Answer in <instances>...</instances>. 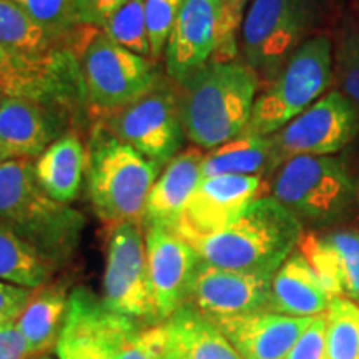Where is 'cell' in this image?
<instances>
[{"label": "cell", "mask_w": 359, "mask_h": 359, "mask_svg": "<svg viewBox=\"0 0 359 359\" xmlns=\"http://www.w3.org/2000/svg\"><path fill=\"white\" fill-rule=\"evenodd\" d=\"M271 196L302 224L334 226L359 206V185L343 158L333 155H298L273 173Z\"/></svg>", "instance_id": "5b68a950"}, {"label": "cell", "mask_w": 359, "mask_h": 359, "mask_svg": "<svg viewBox=\"0 0 359 359\" xmlns=\"http://www.w3.org/2000/svg\"><path fill=\"white\" fill-rule=\"evenodd\" d=\"M88 109L107 115L145 93L161 77L158 62L115 43L93 29L79 52Z\"/></svg>", "instance_id": "9c48e42d"}, {"label": "cell", "mask_w": 359, "mask_h": 359, "mask_svg": "<svg viewBox=\"0 0 359 359\" xmlns=\"http://www.w3.org/2000/svg\"><path fill=\"white\" fill-rule=\"evenodd\" d=\"M34 290L0 280V323L15 321L32 298Z\"/></svg>", "instance_id": "d590c367"}, {"label": "cell", "mask_w": 359, "mask_h": 359, "mask_svg": "<svg viewBox=\"0 0 359 359\" xmlns=\"http://www.w3.org/2000/svg\"><path fill=\"white\" fill-rule=\"evenodd\" d=\"M12 158H17L15 155L12 154L11 150H8V148L4 145L2 142H0V165L2 163H6V161H8V160H12Z\"/></svg>", "instance_id": "ab89813d"}, {"label": "cell", "mask_w": 359, "mask_h": 359, "mask_svg": "<svg viewBox=\"0 0 359 359\" xmlns=\"http://www.w3.org/2000/svg\"><path fill=\"white\" fill-rule=\"evenodd\" d=\"M212 321L243 359H286L313 318L259 311Z\"/></svg>", "instance_id": "ac0fdd59"}, {"label": "cell", "mask_w": 359, "mask_h": 359, "mask_svg": "<svg viewBox=\"0 0 359 359\" xmlns=\"http://www.w3.org/2000/svg\"><path fill=\"white\" fill-rule=\"evenodd\" d=\"M69 294L64 285H43L34 290L32 298L15 320L17 330L29 344L32 358L48 356L57 349L65 323Z\"/></svg>", "instance_id": "603a6c76"}, {"label": "cell", "mask_w": 359, "mask_h": 359, "mask_svg": "<svg viewBox=\"0 0 359 359\" xmlns=\"http://www.w3.org/2000/svg\"><path fill=\"white\" fill-rule=\"evenodd\" d=\"M248 2L250 0H226L228 12H230L231 19L235 20V24L238 27H241V24H243V13L246 6H248Z\"/></svg>", "instance_id": "f35d334b"}, {"label": "cell", "mask_w": 359, "mask_h": 359, "mask_svg": "<svg viewBox=\"0 0 359 359\" xmlns=\"http://www.w3.org/2000/svg\"><path fill=\"white\" fill-rule=\"evenodd\" d=\"M53 268L32 246L0 222V280L37 290L47 285Z\"/></svg>", "instance_id": "83f0119b"}, {"label": "cell", "mask_w": 359, "mask_h": 359, "mask_svg": "<svg viewBox=\"0 0 359 359\" xmlns=\"http://www.w3.org/2000/svg\"><path fill=\"white\" fill-rule=\"evenodd\" d=\"M4 325H6V323H4ZM0 326H2V323H0Z\"/></svg>", "instance_id": "7bdbcfd3"}, {"label": "cell", "mask_w": 359, "mask_h": 359, "mask_svg": "<svg viewBox=\"0 0 359 359\" xmlns=\"http://www.w3.org/2000/svg\"><path fill=\"white\" fill-rule=\"evenodd\" d=\"M286 359H330L326 351V318H313Z\"/></svg>", "instance_id": "e575fe53"}, {"label": "cell", "mask_w": 359, "mask_h": 359, "mask_svg": "<svg viewBox=\"0 0 359 359\" xmlns=\"http://www.w3.org/2000/svg\"><path fill=\"white\" fill-rule=\"evenodd\" d=\"M0 45L29 57H43L60 50L77 52L70 43L53 39L13 0H0Z\"/></svg>", "instance_id": "4316f807"}, {"label": "cell", "mask_w": 359, "mask_h": 359, "mask_svg": "<svg viewBox=\"0 0 359 359\" xmlns=\"http://www.w3.org/2000/svg\"><path fill=\"white\" fill-rule=\"evenodd\" d=\"M0 222L53 269L75 257L85 228L79 210L52 200L39 185L32 158H12L0 165Z\"/></svg>", "instance_id": "7a4b0ae2"}, {"label": "cell", "mask_w": 359, "mask_h": 359, "mask_svg": "<svg viewBox=\"0 0 359 359\" xmlns=\"http://www.w3.org/2000/svg\"><path fill=\"white\" fill-rule=\"evenodd\" d=\"M273 276L217 268L201 259L187 303L210 320L269 311Z\"/></svg>", "instance_id": "5bb4252c"}, {"label": "cell", "mask_w": 359, "mask_h": 359, "mask_svg": "<svg viewBox=\"0 0 359 359\" xmlns=\"http://www.w3.org/2000/svg\"><path fill=\"white\" fill-rule=\"evenodd\" d=\"M34 359H52V358H50V354H48V356H39V358H34Z\"/></svg>", "instance_id": "60d3db41"}, {"label": "cell", "mask_w": 359, "mask_h": 359, "mask_svg": "<svg viewBox=\"0 0 359 359\" xmlns=\"http://www.w3.org/2000/svg\"><path fill=\"white\" fill-rule=\"evenodd\" d=\"M155 331L161 359H243L222 330L188 303Z\"/></svg>", "instance_id": "d6986e66"}, {"label": "cell", "mask_w": 359, "mask_h": 359, "mask_svg": "<svg viewBox=\"0 0 359 359\" xmlns=\"http://www.w3.org/2000/svg\"><path fill=\"white\" fill-rule=\"evenodd\" d=\"M331 299L311 264L296 251L273 276L269 311L294 318H316L326 313Z\"/></svg>", "instance_id": "44dd1931"}, {"label": "cell", "mask_w": 359, "mask_h": 359, "mask_svg": "<svg viewBox=\"0 0 359 359\" xmlns=\"http://www.w3.org/2000/svg\"><path fill=\"white\" fill-rule=\"evenodd\" d=\"M336 74L343 95L359 110V29L341 34L336 47Z\"/></svg>", "instance_id": "836d02e7"}, {"label": "cell", "mask_w": 359, "mask_h": 359, "mask_svg": "<svg viewBox=\"0 0 359 359\" xmlns=\"http://www.w3.org/2000/svg\"><path fill=\"white\" fill-rule=\"evenodd\" d=\"M13 2L53 39L70 43L77 53L93 30V27L80 24L77 0H13Z\"/></svg>", "instance_id": "f1b7e54d"}, {"label": "cell", "mask_w": 359, "mask_h": 359, "mask_svg": "<svg viewBox=\"0 0 359 359\" xmlns=\"http://www.w3.org/2000/svg\"><path fill=\"white\" fill-rule=\"evenodd\" d=\"M97 326L111 359H161L155 325L111 311L102 298L97 304Z\"/></svg>", "instance_id": "484cf974"}, {"label": "cell", "mask_w": 359, "mask_h": 359, "mask_svg": "<svg viewBox=\"0 0 359 359\" xmlns=\"http://www.w3.org/2000/svg\"><path fill=\"white\" fill-rule=\"evenodd\" d=\"M323 238L334 253L343 296L359 304V231L334 230Z\"/></svg>", "instance_id": "1f68e13d"}, {"label": "cell", "mask_w": 359, "mask_h": 359, "mask_svg": "<svg viewBox=\"0 0 359 359\" xmlns=\"http://www.w3.org/2000/svg\"><path fill=\"white\" fill-rule=\"evenodd\" d=\"M304 235V226L273 196H262L226 228L187 240L205 263L275 276Z\"/></svg>", "instance_id": "3957f363"}, {"label": "cell", "mask_w": 359, "mask_h": 359, "mask_svg": "<svg viewBox=\"0 0 359 359\" xmlns=\"http://www.w3.org/2000/svg\"><path fill=\"white\" fill-rule=\"evenodd\" d=\"M238 29L224 0H183L163 53L167 77L180 83L210 62L235 60Z\"/></svg>", "instance_id": "30bf717a"}, {"label": "cell", "mask_w": 359, "mask_h": 359, "mask_svg": "<svg viewBox=\"0 0 359 359\" xmlns=\"http://www.w3.org/2000/svg\"><path fill=\"white\" fill-rule=\"evenodd\" d=\"M160 163L138 154L97 123L87 147V190L93 212L110 226L142 222Z\"/></svg>", "instance_id": "277c9868"}, {"label": "cell", "mask_w": 359, "mask_h": 359, "mask_svg": "<svg viewBox=\"0 0 359 359\" xmlns=\"http://www.w3.org/2000/svg\"><path fill=\"white\" fill-rule=\"evenodd\" d=\"M263 190L262 177L218 175L203 178L187 203L177 233L185 240L213 235L262 198Z\"/></svg>", "instance_id": "9a60e30c"}, {"label": "cell", "mask_w": 359, "mask_h": 359, "mask_svg": "<svg viewBox=\"0 0 359 359\" xmlns=\"http://www.w3.org/2000/svg\"><path fill=\"white\" fill-rule=\"evenodd\" d=\"M358 133L359 110L339 90H331L269 138L283 163L298 155L338 154Z\"/></svg>", "instance_id": "4fadbf2b"}, {"label": "cell", "mask_w": 359, "mask_h": 359, "mask_svg": "<svg viewBox=\"0 0 359 359\" xmlns=\"http://www.w3.org/2000/svg\"><path fill=\"white\" fill-rule=\"evenodd\" d=\"M103 32L137 55L151 58L150 40L147 30L145 0H128L125 6L110 17L103 25Z\"/></svg>", "instance_id": "4dcf8cb0"}, {"label": "cell", "mask_w": 359, "mask_h": 359, "mask_svg": "<svg viewBox=\"0 0 359 359\" xmlns=\"http://www.w3.org/2000/svg\"><path fill=\"white\" fill-rule=\"evenodd\" d=\"M224 2H226V0H224Z\"/></svg>", "instance_id": "ee69618b"}, {"label": "cell", "mask_w": 359, "mask_h": 359, "mask_svg": "<svg viewBox=\"0 0 359 359\" xmlns=\"http://www.w3.org/2000/svg\"><path fill=\"white\" fill-rule=\"evenodd\" d=\"M0 359H34L15 321L0 326Z\"/></svg>", "instance_id": "74e56055"}, {"label": "cell", "mask_w": 359, "mask_h": 359, "mask_svg": "<svg viewBox=\"0 0 359 359\" xmlns=\"http://www.w3.org/2000/svg\"><path fill=\"white\" fill-rule=\"evenodd\" d=\"M2 98H4V95H2V92H0V100H2Z\"/></svg>", "instance_id": "b9f144b4"}, {"label": "cell", "mask_w": 359, "mask_h": 359, "mask_svg": "<svg viewBox=\"0 0 359 359\" xmlns=\"http://www.w3.org/2000/svg\"><path fill=\"white\" fill-rule=\"evenodd\" d=\"M72 114L60 107L19 97L0 100V142L17 158L37 160L65 135Z\"/></svg>", "instance_id": "e0dca14e"}, {"label": "cell", "mask_w": 359, "mask_h": 359, "mask_svg": "<svg viewBox=\"0 0 359 359\" xmlns=\"http://www.w3.org/2000/svg\"><path fill=\"white\" fill-rule=\"evenodd\" d=\"M203 156V150L193 145L175 156L161 170L147 198L143 228L161 226L173 231L178 230L187 203L203 180L201 177Z\"/></svg>", "instance_id": "ffe728a7"}, {"label": "cell", "mask_w": 359, "mask_h": 359, "mask_svg": "<svg viewBox=\"0 0 359 359\" xmlns=\"http://www.w3.org/2000/svg\"><path fill=\"white\" fill-rule=\"evenodd\" d=\"M183 0H145V15L151 60L158 62L165 53L170 32L182 11Z\"/></svg>", "instance_id": "d6a6232c"}, {"label": "cell", "mask_w": 359, "mask_h": 359, "mask_svg": "<svg viewBox=\"0 0 359 359\" xmlns=\"http://www.w3.org/2000/svg\"><path fill=\"white\" fill-rule=\"evenodd\" d=\"M0 92L4 97L60 107L70 114L87 107L79 53L74 50L29 57L0 45Z\"/></svg>", "instance_id": "8fae6325"}, {"label": "cell", "mask_w": 359, "mask_h": 359, "mask_svg": "<svg viewBox=\"0 0 359 359\" xmlns=\"http://www.w3.org/2000/svg\"><path fill=\"white\" fill-rule=\"evenodd\" d=\"M325 318L327 358L359 359V304L338 296L331 299Z\"/></svg>", "instance_id": "f546056e"}, {"label": "cell", "mask_w": 359, "mask_h": 359, "mask_svg": "<svg viewBox=\"0 0 359 359\" xmlns=\"http://www.w3.org/2000/svg\"><path fill=\"white\" fill-rule=\"evenodd\" d=\"M98 123L163 168L185 145L178 88L167 75H161L155 85L122 109L102 115Z\"/></svg>", "instance_id": "ba28073f"}, {"label": "cell", "mask_w": 359, "mask_h": 359, "mask_svg": "<svg viewBox=\"0 0 359 359\" xmlns=\"http://www.w3.org/2000/svg\"><path fill=\"white\" fill-rule=\"evenodd\" d=\"M98 302V296L82 286L70 291L55 349L58 359H111L97 326Z\"/></svg>", "instance_id": "d4e9b609"}, {"label": "cell", "mask_w": 359, "mask_h": 359, "mask_svg": "<svg viewBox=\"0 0 359 359\" xmlns=\"http://www.w3.org/2000/svg\"><path fill=\"white\" fill-rule=\"evenodd\" d=\"M281 165L271 138L262 135L241 133L240 137L208 150L201 163V177L218 175H241V177H264L275 173Z\"/></svg>", "instance_id": "cb8c5ba5"}, {"label": "cell", "mask_w": 359, "mask_h": 359, "mask_svg": "<svg viewBox=\"0 0 359 359\" xmlns=\"http://www.w3.org/2000/svg\"><path fill=\"white\" fill-rule=\"evenodd\" d=\"M333 79V45L325 35L298 47L275 80L257 97L245 133H276L309 109Z\"/></svg>", "instance_id": "8992f818"}, {"label": "cell", "mask_w": 359, "mask_h": 359, "mask_svg": "<svg viewBox=\"0 0 359 359\" xmlns=\"http://www.w3.org/2000/svg\"><path fill=\"white\" fill-rule=\"evenodd\" d=\"M102 299L111 311L147 325H158L142 222L111 226Z\"/></svg>", "instance_id": "7c38bea8"}, {"label": "cell", "mask_w": 359, "mask_h": 359, "mask_svg": "<svg viewBox=\"0 0 359 359\" xmlns=\"http://www.w3.org/2000/svg\"><path fill=\"white\" fill-rule=\"evenodd\" d=\"M127 2L128 0H77L80 24L103 29L110 17Z\"/></svg>", "instance_id": "8d00e7d4"}, {"label": "cell", "mask_w": 359, "mask_h": 359, "mask_svg": "<svg viewBox=\"0 0 359 359\" xmlns=\"http://www.w3.org/2000/svg\"><path fill=\"white\" fill-rule=\"evenodd\" d=\"M148 269L158 323L187 303L201 258L177 231L161 226L145 228Z\"/></svg>", "instance_id": "2e32d148"}, {"label": "cell", "mask_w": 359, "mask_h": 359, "mask_svg": "<svg viewBox=\"0 0 359 359\" xmlns=\"http://www.w3.org/2000/svg\"><path fill=\"white\" fill-rule=\"evenodd\" d=\"M87 172V150L75 133L62 135L35 160L39 185L52 200L70 205L79 196Z\"/></svg>", "instance_id": "7402d4cb"}, {"label": "cell", "mask_w": 359, "mask_h": 359, "mask_svg": "<svg viewBox=\"0 0 359 359\" xmlns=\"http://www.w3.org/2000/svg\"><path fill=\"white\" fill-rule=\"evenodd\" d=\"M318 13L320 0H253L241 24L245 64L271 83L308 40Z\"/></svg>", "instance_id": "52a82bcc"}, {"label": "cell", "mask_w": 359, "mask_h": 359, "mask_svg": "<svg viewBox=\"0 0 359 359\" xmlns=\"http://www.w3.org/2000/svg\"><path fill=\"white\" fill-rule=\"evenodd\" d=\"M259 79L245 62H210L177 83L187 138L213 150L245 133Z\"/></svg>", "instance_id": "6da1fadb"}]
</instances>
